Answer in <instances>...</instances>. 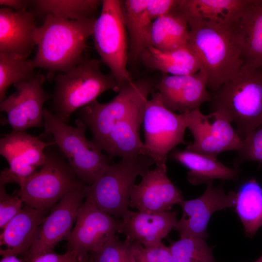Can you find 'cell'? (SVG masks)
Returning a JSON list of instances; mask_svg holds the SVG:
<instances>
[{
	"label": "cell",
	"mask_w": 262,
	"mask_h": 262,
	"mask_svg": "<svg viewBox=\"0 0 262 262\" xmlns=\"http://www.w3.org/2000/svg\"><path fill=\"white\" fill-rule=\"evenodd\" d=\"M234 207L246 235L252 237L262 226V186L256 180L251 179L240 187Z\"/></svg>",
	"instance_id": "obj_29"
},
{
	"label": "cell",
	"mask_w": 262,
	"mask_h": 262,
	"mask_svg": "<svg viewBox=\"0 0 262 262\" xmlns=\"http://www.w3.org/2000/svg\"><path fill=\"white\" fill-rule=\"evenodd\" d=\"M147 101L143 118L145 155L155 164H166L168 155L179 144H185L186 114H177L163 104L154 90Z\"/></svg>",
	"instance_id": "obj_10"
},
{
	"label": "cell",
	"mask_w": 262,
	"mask_h": 262,
	"mask_svg": "<svg viewBox=\"0 0 262 262\" xmlns=\"http://www.w3.org/2000/svg\"><path fill=\"white\" fill-rule=\"evenodd\" d=\"M140 60L151 69L171 75L194 74L201 69L199 60L186 47L162 51L149 46Z\"/></svg>",
	"instance_id": "obj_28"
},
{
	"label": "cell",
	"mask_w": 262,
	"mask_h": 262,
	"mask_svg": "<svg viewBox=\"0 0 262 262\" xmlns=\"http://www.w3.org/2000/svg\"><path fill=\"white\" fill-rule=\"evenodd\" d=\"M31 59L15 57L0 53V102L6 98L9 87L36 77Z\"/></svg>",
	"instance_id": "obj_31"
},
{
	"label": "cell",
	"mask_w": 262,
	"mask_h": 262,
	"mask_svg": "<svg viewBox=\"0 0 262 262\" xmlns=\"http://www.w3.org/2000/svg\"><path fill=\"white\" fill-rule=\"evenodd\" d=\"M101 61L82 56L80 61L55 79L52 95V113L67 123L75 111L85 106L102 93L119 92L120 87L111 74L103 73Z\"/></svg>",
	"instance_id": "obj_4"
},
{
	"label": "cell",
	"mask_w": 262,
	"mask_h": 262,
	"mask_svg": "<svg viewBox=\"0 0 262 262\" xmlns=\"http://www.w3.org/2000/svg\"><path fill=\"white\" fill-rule=\"evenodd\" d=\"M45 132L51 134L77 177L86 185L93 184L110 165L109 157L85 136V125L79 118L68 125L46 108L43 110Z\"/></svg>",
	"instance_id": "obj_6"
},
{
	"label": "cell",
	"mask_w": 262,
	"mask_h": 262,
	"mask_svg": "<svg viewBox=\"0 0 262 262\" xmlns=\"http://www.w3.org/2000/svg\"><path fill=\"white\" fill-rule=\"evenodd\" d=\"M186 114L187 128L194 141L185 149L217 158L223 152L238 151L241 148L243 140L231 123L219 114L205 115L199 109Z\"/></svg>",
	"instance_id": "obj_13"
},
{
	"label": "cell",
	"mask_w": 262,
	"mask_h": 262,
	"mask_svg": "<svg viewBox=\"0 0 262 262\" xmlns=\"http://www.w3.org/2000/svg\"><path fill=\"white\" fill-rule=\"evenodd\" d=\"M174 161L187 168V178L193 185L207 184L214 180H237L239 169L224 165L217 158L192 152L186 149H176L170 152Z\"/></svg>",
	"instance_id": "obj_23"
},
{
	"label": "cell",
	"mask_w": 262,
	"mask_h": 262,
	"mask_svg": "<svg viewBox=\"0 0 262 262\" xmlns=\"http://www.w3.org/2000/svg\"><path fill=\"white\" fill-rule=\"evenodd\" d=\"M96 18L73 20L46 16L35 33L34 67L64 72L74 66L83 56Z\"/></svg>",
	"instance_id": "obj_1"
},
{
	"label": "cell",
	"mask_w": 262,
	"mask_h": 262,
	"mask_svg": "<svg viewBox=\"0 0 262 262\" xmlns=\"http://www.w3.org/2000/svg\"><path fill=\"white\" fill-rule=\"evenodd\" d=\"M256 261L257 262H262V255Z\"/></svg>",
	"instance_id": "obj_42"
},
{
	"label": "cell",
	"mask_w": 262,
	"mask_h": 262,
	"mask_svg": "<svg viewBox=\"0 0 262 262\" xmlns=\"http://www.w3.org/2000/svg\"><path fill=\"white\" fill-rule=\"evenodd\" d=\"M147 0L122 1L126 28L130 39L129 59L140 61L144 51L151 46V28L153 21L149 18L146 6Z\"/></svg>",
	"instance_id": "obj_25"
},
{
	"label": "cell",
	"mask_w": 262,
	"mask_h": 262,
	"mask_svg": "<svg viewBox=\"0 0 262 262\" xmlns=\"http://www.w3.org/2000/svg\"><path fill=\"white\" fill-rule=\"evenodd\" d=\"M189 26L186 48L199 60L200 69L207 75L208 89L214 91L243 66L241 51L229 27L203 22Z\"/></svg>",
	"instance_id": "obj_2"
},
{
	"label": "cell",
	"mask_w": 262,
	"mask_h": 262,
	"mask_svg": "<svg viewBox=\"0 0 262 262\" xmlns=\"http://www.w3.org/2000/svg\"><path fill=\"white\" fill-rule=\"evenodd\" d=\"M88 262H92V261L90 260L89 257H88Z\"/></svg>",
	"instance_id": "obj_43"
},
{
	"label": "cell",
	"mask_w": 262,
	"mask_h": 262,
	"mask_svg": "<svg viewBox=\"0 0 262 262\" xmlns=\"http://www.w3.org/2000/svg\"><path fill=\"white\" fill-rule=\"evenodd\" d=\"M85 185L67 194L50 209L49 214L38 228L26 255L29 262L52 251L57 244L71 232L78 209L85 197Z\"/></svg>",
	"instance_id": "obj_15"
},
{
	"label": "cell",
	"mask_w": 262,
	"mask_h": 262,
	"mask_svg": "<svg viewBox=\"0 0 262 262\" xmlns=\"http://www.w3.org/2000/svg\"><path fill=\"white\" fill-rule=\"evenodd\" d=\"M157 82L143 78L124 84L110 101L95 100L78 110L80 119L89 128L93 142L98 147L117 122L128 118L143 121L148 97Z\"/></svg>",
	"instance_id": "obj_5"
},
{
	"label": "cell",
	"mask_w": 262,
	"mask_h": 262,
	"mask_svg": "<svg viewBox=\"0 0 262 262\" xmlns=\"http://www.w3.org/2000/svg\"><path fill=\"white\" fill-rule=\"evenodd\" d=\"M131 244L135 262H173L168 246L163 242L153 248H145L135 242Z\"/></svg>",
	"instance_id": "obj_35"
},
{
	"label": "cell",
	"mask_w": 262,
	"mask_h": 262,
	"mask_svg": "<svg viewBox=\"0 0 262 262\" xmlns=\"http://www.w3.org/2000/svg\"><path fill=\"white\" fill-rule=\"evenodd\" d=\"M43 80L38 74L31 80L15 84L16 91L0 102V111L7 115L5 123L13 131L44 127L43 105L52 95L43 88Z\"/></svg>",
	"instance_id": "obj_14"
},
{
	"label": "cell",
	"mask_w": 262,
	"mask_h": 262,
	"mask_svg": "<svg viewBox=\"0 0 262 262\" xmlns=\"http://www.w3.org/2000/svg\"><path fill=\"white\" fill-rule=\"evenodd\" d=\"M207 89V75L200 69L191 75L162 73L155 90L159 93L166 108L175 113L184 114L198 110L202 103L211 100Z\"/></svg>",
	"instance_id": "obj_17"
},
{
	"label": "cell",
	"mask_w": 262,
	"mask_h": 262,
	"mask_svg": "<svg viewBox=\"0 0 262 262\" xmlns=\"http://www.w3.org/2000/svg\"><path fill=\"white\" fill-rule=\"evenodd\" d=\"M249 161L262 163V124L243 140L233 164L237 168L242 163Z\"/></svg>",
	"instance_id": "obj_34"
},
{
	"label": "cell",
	"mask_w": 262,
	"mask_h": 262,
	"mask_svg": "<svg viewBox=\"0 0 262 262\" xmlns=\"http://www.w3.org/2000/svg\"><path fill=\"white\" fill-rule=\"evenodd\" d=\"M5 184L0 183V228L3 229L7 223L23 207V202L18 196L8 194Z\"/></svg>",
	"instance_id": "obj_36"
},
{
	"label": "cell",
	"mask_w": 262,
	"mask_h": 262,
	"mask_svg": "<svg viewBox=\"0 0 262 262\" xmlns=\"http://www.w3.org/2000/svg\"><path fill=\"white\" fill-rule=\"evenodd\" d=\"M122 1L103 0L95 20L92 37L101 60L110 69L120 88L132 81L127 69L129 48Z\"/></svg>",
	"instance_id": "obj_9"
},
{
	"label": "cell",
	"mask_w": 262,
	"mask_h": 262,
	"mask_svg": "<svg viewBox=\"0 0 262 262\" xmlns=\"http://www.w3.org/2000/svg\"><path fill=\"white\" fill-rule=\"evenodd\" d=\"M178 0H147L146 10L150 19L153 21L167 15L177 7Z\"/></svg>",
	"instance_id": "obj_37"
},
{
	"label": "cell",
	"mask_w": 262,
	"mask_h": 262,
	"mask_svg": "<svg viewBox=\"0 0 262 262\" xmlns=\"http://www.w3.org/2000/svg\"><path fill=\"white\" fill-rule=\"evenodd\" d=\"M143 122L138 119L128 118L116 122L98 147L109 158L146 155L144 144L139 133Z\"/></svg>",
	"instance_id": "obj_26"
},
{
	"label": "cell",
	"mask_w": 262,
	"mask_h": 262,
	"mask_svg": "<svg viewBox=\"0 0 262 262\" xmlns=\"http://www.w3.org/2000/svg\"><path fill=\"white\" fill-rule=\"evenodd\" d=\"M177 212L147 213L129 210L121 218L126 239L145 248L159 246L177 222Z\"/></svg>",
	"instance_id": "obj_21"
},
{
	"label": "cell",
	"mask_w": 262,
	"mask_h": 262,
	"mask_svg": "<svg viewBox=\"0 0 262 262\" xmlns=\"http://www.w3.org/2000/svg\"><path fill=\"white\" fill-rule=\"evenodd\" d=\"M85 185L62 155L46 151L44 163L21 181L17 196L31 207L49 211L67 194Z\"/></svg>",
	"instance_id": "obj_8"
},
{
	"label": "cell",
	"mask_w": 262,
	"mask_h": 262,
	"mask_svg": "<svg viewBox=\"0 0 262 262\" xmlns=\"http://www.w3.org/2000/svg\"><path fill=\"white\" fill-rule=\"evenodd\" d=\"M31 2L35 16L50 15L73 20L96 18L95 16L102 5V0H36Z\"/></svg>",
	"instance_id": "obj_30"
},
{
	"label": "cell",
	"mask_w": 262,
	"mask_h": 262,
	"mask_svg": "<svg viewBox=\"0 0 262 262\" xmlns=\"http://www.w3.org/2000/svg\"><path fill=\"white\" fill-rule=\"evenodd\" d=\"M122 221L85 200L79 207L74 227L65 239L67 251L79 259L99 251L109 240L121 233Z\"/></svg>",
	"instance_id": "obj_11"
},
{
	"label": "cell",
	"mask_w": 262,
	"mask_h": 262,
	"mask_svg": "<svg viewBox=\"0 0 262 262\" xmlns=\"http://www.w3.org/2000/svg\"><path fill=\"white\" fill-rule=\"evenodd\" d=\"M0 262H22L16 256L8 255L2 257Z\"/></svg>",
	"instance_id": "obj_40"
},
{
	"label": "cell",
	"mask_w": 262,
	"mask_h": 262,
	"mask_svg": "<svg viewBox=\"0 0 262 262\" xmlns=\"http://www.w3.org/2000/svg\"><path fill=\"white\" fill-rule=\"evenodd\" d=\"M155 164L147 155L124 157L110 164L91 185L84 186L86 200L116 219L129 210L131 193L136 177L146 175Z\"/></svg>",
	"instance_id": "obj_7"
},
{
	"label": "cell",
	"mask_w": 262,
	"mask_h": 262,
	"mask_svg": "<svg viewBox=\"0 0 262 262\" xmlns=\"http://www.w3.org/2000/svg\"><path fill=\"white\" fill-rule=\"evenodd\" d=\"M168 247L173 262H218L213 257V248L202 238H180Z\"/></svg>",
	"instance_id": "obj_32"
},
{
	"label": "cell",
	"mask_w": 262,
	"mask_h": 262,
	"mask_svg": "<svg viewBox=\"0 0 262 262\" xmlns=\"http://www.w3.org/2000/svg\"><path fill=\"white\" fill-rule=\"evenodd\" d=\"M79 259L73 252L59 254L51 251L36 257L30 262H77Z\"/></svg>",
	"instance_id": "obj_38"
},
{
	"label": "cell",
	"mask_w": 262,
	"mask_h": 262,
	"mask_svg": "<svg viewBox=\"0 0 262 262\" xmlns=\"http://www.w3.org/2000/svg\"><path fill=\"white\" fill-rule=\"evenodd\" d=\"M178 3L173 11L152 23L151 46L161 51H171L187 46L189 26L186 18L179 10Z\"/></svg>",
	"instance_id": "obj_27"
},
{
	"label": "cell",
	"mask_w": 262,
	"mask_h": 262,
	"mask_svg": "<svg viewBox=\"0 0 262 262\" xmlns=\"http://www.w3.org/2000/svg\"><path fill=\"white\" fill-rule=\"evenodd\" d=\"M210 94L211 113L234 123L242 140L262 124V68L243 65L234 77Z\"/></svg>",
	"instance_id": "obj_3"
},
{
	"label": "cell",
	"mask_w": 262,
	"mask_h": 262,
	"mask_svg": "<svg viewBox=\"0 0 262 262\" xmlns=\"http://www.w3.org/2000/svg\"><path fill=\"white\" fill-rule=\"evenodd\" d=\"M248 0H178L188 24L207 23L229 27Z\"/></svg>",
	"instance_id": "obj_24"
},
{
	"label": "cell",
	"mask_w": 262,
	"mask_h": 262,
	"mask_svg": "<svg viewBox=\"0 0 262 262\" xmlns=\"http://www.w3.org/2000/svg\"><path fill=\"white\" fill-rule=\"evenodd\" d=\"M35 16L27 10L0 9V53L27 59L35 45Z\"/></svg>",
	"instance_id": "obj_20"
},
{
	"label": "cell",
	"mask_w": 262,
	"mask_h": 262,
	"mask_svg": "<svg viewBox=\"0 0 262 262\" xmlns=\"http://www.w3.org/2000/svg\"><path fill=\"white\" fill-rule=\"evenodd\" d=\"M88 257L92 262H135L131 242L119 240L116 236Z\"/></svg>",
	"instance_id": "obj_33"
},
{
	"label": "cell",
	"mask_w": 262,
	"mask_h": 262,
	"mask_svg": "<svg viewBox=\"0 0 262 262\" xmlns=\"http://www.w3.org/2000/svg\"><path fill=\"white\" fill-rule=\"evenodd\" d=\"M88 256L87 257L85 258L79 259L77 262H88Z\"/></svg>",
	"instance_id": "obj_41"
},
{
	"label": "cell",
	"mask_w": 262,
	"mask_h": 262,
	"mask_svg": "<svg viewBox=\"0 0 262 262\" xmlns=\"http://www.w3.org/2000/svg\"><path fill=\"white\" fill-rule=\"evenodd\" d=\"M213 182L207 184L204 193L199 197L189 200H182L179 204L182 215L174 229L180 238L208 237L207 227L212 214L216 211L234 207L236 192L226 194L222 185L215 186Z\"/></svg>",
	"instance_id": "obj_16"
},
{
	"label": "cell",
	"mask_w": 262,
	"mask_h": 262,
	"mask_svg": "<svg viewBox=\"0 0 262 262\" xmlns=\"http://www.w3.org/2000/svg\"><path fill=\"white\" fill-rule=\"evenodd\" d=\"M55 144L46 143L25 131H12L0 139V154L9 167L0 171V182L6 184L21 181L36 171L44 163L45 149Z\"/></svg>",
	"instance_id": "obj_12"
},
{
	"label": "cell",
	"mask_w": 262,
	"mask_h": 262,
	"mask_svg": "<svg viewBox=\"0 0 262 262\" xmlns=\"http://www.w3.org/2000/svg\"><path fill=\"white\" fill-rule=\"evenodd\" d=\"M30 0H0V4L2 7H8L16 11L27 10Z\"/></svg>",
	"instance_id": "obj_39"
},
{
	"label": "cell",
	"mask_w": 262,
	"mask_h": 262,
	"mask_svg": "<svg viewBox=\"0 0 262 262\" xmlns=\"http://www.w3.org/2000/svg\"><path fill=\"white\" fill-rule=\"evenodd\" d=\"M135 184L130 198V207L138 211L159 213L170 211L173 206L183 200L179 189L167 175L166 164H155Z\"/></svg>",
	"instance_id": "obj_18"
},
{
	"label": "cell",
	"mask_w": 262,
	"mask_h": 262,
	"mask_svg": "<svg viewBox=\"0 0 262 262\" xmlns=\"http://www.w3.org/2000/svg\"><path fill=\"white\" fill-rule=\"evenodd\" d=\"M49 213L24 204L22 210L5 225L0 235V254L26 255L31 248L38 228Z\"/></svg>",
	"instance_id": "obj_22"
},
{
	"label": "cell",
	"mask_w": 262,
	"mask_h": 262,
	"mask_svg": "<svg viewBox=\"0 0 262 262\" xmlns=\"http://www.w3.org/2000/svg\"><path fill=\"white\" fill-rule=\"evenodd\" d=\"M257 262V261L256 260V261H254V262Z\"/></svg>",
	"instance_id": "obj_44"
},
{
	"label": "cell",
	"mask_w": 262,
	"mask_h": 262,
	"mask_svg": "<svg viewBox=\"0 0 262 262\" xmlns=\"http://www.w3.org/2000/svg\"><path fill=\"white\" fill-rule=\"evenodd\" d=\"M229 28L244 65L262 68V0H248Z\"/></svg>",
	"instance_id": "obj_19"
}]
</instances>
